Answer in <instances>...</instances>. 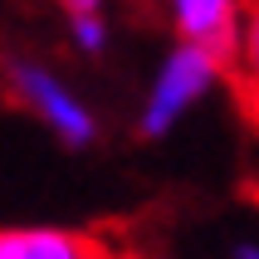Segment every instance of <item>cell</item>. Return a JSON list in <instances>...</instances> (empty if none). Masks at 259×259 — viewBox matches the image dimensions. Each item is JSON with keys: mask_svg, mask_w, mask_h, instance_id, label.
Returning <instances> with one entry per match:
<instances>
[{"mask_svg": "<svg viewBox=\"0 0 259 259\" xmlns=\"http://www.w3.org/2000/svg\"><path fill=\"white\" fill-rule=\"evenodd\" d=\"M220 73H225V59H220L215 49L176 39L171 49L161 54V64L152 69V83H147L142 108H137V137H142V142L171 137V132L196 113V103L215 93Z\"/></svg>", "mask_w": 259, "mask_h": 259, "instance_id": "1", "label": "cell"}, {"mask_svg": "<svg viewBox=\"0 0 259 259\" xmlns=\"http://www.w3.org/2000/svg\"><path fill=\"white\" fill-rule=\"evenodd\" d=\"M0 78H5V88L15 93V103H20L59 147L83 152V147L98 142V113H93V103H88L64 73H54L44 59L5 54L0 59Z\"/></svg>", "mask_w": 259, "mask_h": 259, "instance_id": "2", "label": "cell"}, {"mask_svg": "<svg viewBox=\"0 0 259 259\" xmlns=\"http://www.w3.org/2000/svg\"><path fill=\"white\" fill-rule=\"evenodd\" d=\"M0 259H122L103 235L69 225H0Z\"/></svg>", "mask_w": 259, "mask_h": 259, "instance_id": "3", "label": "cell"}, {"mask_svg": "<svg viewBox=\"0 0 259 259\" xmlns=\"http://www.w3.org/2000/svg\"><path fill=\"white\" fill-rule=\"evenodd\" d=\"M161 5H166V15H171L176 39L205 44V49H215L220 59L230 54L240 15H245V0H161Z\"/></svg>", "mask_w": 259, "mask_h": 259, "instance_id": "4", "label": "cell"}, {"mask_svg": "<svg viewBox=\"0 0 259 259\" xmlns=\"http://www.w3.org/2000/svg\"><path fill=\"white\" fill-rule=\"evenodd\" d=\"M225 69L240 73V83L259 98V10L240 15V29H235V44L225 54Z\"/></svg>", "mask_w": 259, "mask_h": 259, "instance_id": "5", "label": "cell"}, {"mask_svg": "<svg viewBox=\"0 0 259 259\" xmlns=\"http://www.w3.org/2000/svg\"><path fill=\"white\" fill-rule=\"evenodd\" d=\"M64 20H69V44H73L83 59H103L108 49H113V20H108V10L64 15Z\"/></svg>", "mask_w": 259, "mask_h": 259, "instance_id": "6", "label": "cell"}, {"mask_svg": "<svg viewBox=\"0 0 259 259\" xmlns=\"http://www.w3.org/2000/svg\"><path fill=\"white\" fill-rule=\"evenodd\" d=\"M64 15H93V10H108V0H59Z\"/></svg>", "mask_w": 259, "mask_h": 259, "instance_id": "7", "label": "cell"}, {"mask_svg": "<svg viewBox=\"0 0 259 259\" xmlns=\"http://www.w3.org/2000/svg\"><path fill=\"white\" fill-rule=\"evenodd\" d=\"M235 259H259V245H235Z\"/></svg>", "mask_w": 259, "mask_h": 259, "instance_id": "8", "label": "cell"}]
</instances>
